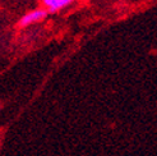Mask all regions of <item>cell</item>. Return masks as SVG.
I'll list each match as a JSON object with an SVG mask.
<instances>
[{
    "mask_svg": "<svg viewBox=\"0 0 157 156\" xmlns=\"http://www.w3.org/2000/svg\"><path fill=\"white\" fill-rule=\"evenodd\" d=\"M59 0H42V4L45 6H48V9H50V8H52L55 4H58Z\"/></svg>",
    "mask_w": 157,
    "mask_h": 156,
    "instance_id": "3957f363",
    "label": "cell"
},
{
    "mask_svg": "<svg viewBox=\"0 0 157 156\" xmlns=\"http://www.w3.org/2000/svg\"><path fill=\"white\" fill-rule=\"evenodd\" d=\"M74 0H59L58 2V4H55L52 8H50V9H48L50 13H55V12H58V10H60L61 8H64V6H67V5H69L70 3H73Z\"/></svg>",
    "mask_w": 157,
    "mask_h": 156,
    "instance_id": "7a4b0ae2",
    "label": "cell"
},
{
    "mask_svg": "<svg viewBox=\"0 0 157 156\" xmlns=\"http://www.w3.org/2000/svg\"><path fill=\"white\" fill-rule=\"evenodd\" d=\"M46 15H48V12L44 10V9H36L32 12H28L19 19L18 26L19 27H27L29 25H33V23L41 22L46 18Z\"/></svg>",
    "mask_w": 157,
    "mask_h": 156,
    "instance_id": "6da1fadb",
    "label": "cell"
}]
</instances>
